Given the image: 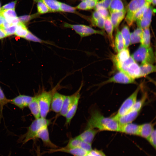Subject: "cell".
Listing matches in <instances>:
<instances>
[{
	"instance_id": "1",
	"label": "cell",
	"mask_w": 156,
	"mask_h": 156,
	"mask_svg": "<svg viewBox=\"0 0 156 156\" xmlns=\"http://www.w3.org/2000/svg\"><path fill=\"white\" fill-rule=\"evenodd\" d=\"M120 125L113 117L104 116L98 110L92 112L86 128L96 129L99 131L120 132Z\"/></svg>"
},
{
	"instance_id": "2",
	"label": "cell",
	"mask_w": 156,
	"mask_h": 156,
	"mask_svg": "<svg viewBox=\"0 0 156 156\" xmlns=\"http://www.w3.org/2000/svg\"><path fill=\"white\" fill-rule=\"evenodd\" d=\"M50 122V120L46 118L40 117L35 119L28 127L26 133L20 137V142L24 144L31 140L36 139L38 132L43 128L48 127Z\"/></svg>"
},
{
	"instance_id": "3",
	"label": "cell",
	"mask_w": 156,
	"mask_h": 156,
	"mask_svg": "<svg viewBox=\"0 0 156 156\" xmlns=\"http://www.w3.org/2000/svg\"><path fill=\"white\" fill-rule=\"evenodd\" d=\"M56 88L49 91L43 90L38 94V99L40 109V116L46 118L50 108L52 96L56 91Z\"/></svg>"
},
{
	"instance_id": "4",
	"label": "cell",
	"mask_w": 156,
	"mask_h": 156,
	"mask_svg": "<svg viewBox=\"0 0 156 156\" xmlns=\"http://www.w3.org/2000/svg\"><path fill=\"white\" fill-rule=\"evenodd\" d=\"M131 56L136 62H141V63L153 64L155 60L154 52L151 46L146 47L141 44Z\"/></svg>"
},
{
	"instance_id": "5",
	"label": "cell",
	"mask_w": 156,
	"mask_h": 156,
	"mask_svg": "<svg viewBox=\"0 0 156 156\" xmlns=\"http://www.w3.org/2000/svg\"><path fill=\"white\" fill-rule=\"evenodd\" d=\"M64 27L71 28L74 30L76 33L83 38L93 34H99L102 35L105 34L104 31L97 30L91 27L83 24H72L67 23L63 24Z\"/></svg>"
},
{
	"instance_id": "6",
	"label": "cell",
	"mask_w": 156,
	"mask_h": 156,
	"mask_svg": "<svg viewBox=\"0 0 156 156\" xmlns=\"http://www.w3.org/2000/svg\"><path fill=\"white\" fill-rule=\"evenodd\" d=\"M140 86H139L134 92L123 103L114 118L116 119L130 111L137 101V97Z\"/></svg>"
},
{
	"instance_id": "7",
	"label": "cell",
	"mask_w": 156,
	"mask_h": 156,
	"mask_svg": "<svg viewBox=\"0 0 156 156\" xmlns=\"http://www.w3.org/2000/svg\"><path fill=\"white\" fill-rule=\"evenodd\" d=\"M147 2L146 0H131L127 9L125 20L130 26L134 23L133 18L135 13Z\"/></svg>"
},
{
	"instance_id": "8",
	"label": "cell",
	"mask_w": 156,
	"mask_h": 156,
	"mask_svg": "<svg viewBox=\"0 0 156 156\" xmlns=\"http://www.w3.org/2000/svg\"><path fill=\"white\" fill-rule=\"evenodd\" d=\"M153 12V7L150 5L142 16L136 21L138 27L142 29L149 27L152 21Z\"/></svg>"
},
{
	"instance_id": "9",
	"label": "cell",
	"mask_w": 156,
	"mask_h": 156,
	"mask_svg": "<svg viewBox=\"0 0 156 156\" xmlns=\"http://www.w3.org/2000/svg\"><path fill=\"white\" fill-rule=\"evenodd\" d=\"M110 83L122 84L133 83H135L134 79L131 78L125 73L120 71L102 84Z\"/></svg>"
},
{
	"instance_id": "10",
	"label": "cell",
	"mask_w": 156,
	"mask_h": 156,
	"mask_svg": "<svg viewBox=\"0 0 156 156\" xmlns=\"http://www.w3.org/2000/svg\"><path fill=\"white\" fill-rule=\"evenodd\" d=\"M66 96L57 91L54 93L52 96L50 105V109L51 111L57 113H60Z\"/></svg>"
},
{
	"instance_id": "11",
	"label": "cell",
	"mask_w": 156,
	"mask_h": 156,
	"mask_svg": "<svg viewBox=\"0 0 156 156\" xmlns=\"http://www.w3.org/2000/svg\"><path fill=\"white\" fill-rule=\"evenodd\" d=\"M33 97L29 96L19 94L12 99H10L9 103L23 109L28 106Z\"/></svg>"
},
{
	"instance_id": "12",
	"label": "cell",
	"mask_w": 156,
	"mask_h": 156,
	"mask_svg": "<svg viewBox=\"0 0 156 156\" xmlns=\"http://www.w3.org/2000/svg\"><path fill=\"white\" fill-rule=\"evenodd\" d=\"M83 86V83H82L79 89L74 93L70 95L66 96L61 109L59 113L61 116L65 117L71 106L77 94L79 91H81Z\"/></svg>"
},
{
	"instance_id": "13",
	"label": "cell",
	"mask_w": 156,
	"mask_h": 156,
	"mask_svg": "<svg viewBox=\"0 0 156 156\" xmlns=\"http://www.w3.org/2000/svg\"><path fill=\"white\" fill-rule=\"evenodd\" d=\"M123 72L133 79L140 78V66L135 61L128 64Z\"/></svg>"
},
{
	"instance_id": "14",
	"label": "cell",
	"mask_w": 156,
	"mask_h": 156,
	"mask_svg": "<svg viewBox=\"0 0 156 156\" xmlns=\"http://www.w3.org/2000/svg\"><path fill=\"white\" fill-rule=\"evenodd\" d=\"M98 131L95 129L86 128L83 132L77 137L84 142L91 144Z\"/></svg>"
},
{
	"instance_id": "15",
	"label": "cell",
	"mask_w": 156,
	"mask_h": 156,
	"mask_svg": "<svg viewBox=\"0 0 156 156\" xmlns=\"http://www.w3.org/2000/svg\"><path fill=\"white\" fill-rule=\"evenodd\" d=\"M48 127H46L41 129L37 134L36 139H41L44 144L47 146L51 148H57L58 147L50 140Z\"/></svg>"
},
{
	"instance_id": "16",
	"label": "cell",
	"mask_w": 156,
	"mask_h": 156,
	"mask_svg": "<svg viewBox=\"0 0 156 156\" xmlns=\"http://www.w3.org/2000/svg\"><path fill=\"white\" fill-rule=\"evenodd\" d=\"M80 91L77 94L74 101L65 117V125H69L76 114L77 111L79 100L80 97Z\"/></svg>"
},
{
	"instance_id": "17",
	"label": "cell",
	"mask_w": 156,
	"mask_h": 156,
	"mask_svg": "<svg viewBox=\"0 0 156 156\" xmlns=\"http://www.w3.org/2000/svg\"><path fill=\"white\" fill-rule=\"evenodd\" d=\"M130 52L128 48H125L114 56L113 60L117 68L130 56Z\"/></svg>"
},
{
	"instance_id": "18",
	"label": "cell",
	"mask_w": 156,
	"mask_h": 156,
	"mask_svg": "<svg viewBox=\"0 0 156 156\" xmlns=\"http://www.w3.org/2000/svg\"><path fill=\"white\" fill-rule=\"evenodd\" d=\"M127 12V9L110 13L111 21L114 29H117L119 24L125 18Z\"/></svg>"
},
{
	"instance_id": "19",
	"label": "cell",
	"mask_w": 156,
	"mask_h": 156,
	"mask_svg": "<svg viewBox=\"0 0 156 156\" xmlns=\"http://www.w3.org/2000/svg\"><path fill=\"white\" fill-rule=\"evenodd\" d=\"M140 112L131 109L127 113L118 118L116 120L120 125L132 122L137 118Z\"/></svg>"
},
{
	"instance_id": "20",
	"label": "cell",
	"mask_w": 156,
	"mask_h": 156,
	"mask_svg": "<svg viewBox=\"0 0 156 156\" xmlns=\"http://www.w3.org/2000/svg\"><path fill=\"white\" fill-rule=\"evenodd\" d=\"M140 125L132 122L120 125V132L127 134L138 135Z\"/></svg>"
},
{
	"instance_id": "21",
	"label": "cell",
	"mask_w": 156,
	"mask_h": 156,
	"mask_svg": "<svg viewBox=\"0 0 156 156\" xmlns=\"http://www.w3.org/2000/svg\"><path fill=\"white\" fill-rule=\"evenodd\" d=\"M51 152H62L70 153L75 156H85L88 152L79 147L68 148L65 147L50 150Z\"/></svg>"
},
{
	"instance_id": "22",
	"label": "cell",
	"mask_w": 156,
	"mask_h": 156,
	"mask_svg": "<svg viewBox=\"0 0 156 156\" xmlns=\"http://www.w3.org/2000/svg\"><path fill=\"white\" fill-rule=\"evenodd\" d=\"M30 112L35 119L40 117V107L38 99V94L33 97L28 106Z\"/></svg>"
},
{
	"instance_id": "23",
	"label": "cell",
	"mask_w": 156,
	"mask_h": 156,
	"mask_svg": "<svg viewBox=\"0 0 156 156\" xmlns=\"http://www.w3.org/2000/svg\"><path fill=\"white\" fill-rule=\"evenodd\" d=\"M104 29L107 33L108 38L110 44L112 47H114V40L113 36L114 29L111 21L110 15L105 19Z\"/></svg>"
},
{
	"instance_id": "24",
	"label": "cell",
	"mask_w": 156,
	"mask_h": 156,
	"mask_svg": "<svg viewBox=\"0 0 156 156\" xmlns=\"http://www.w3.org/2000/svg\"><path fill=\"white\" fill-rule=\"evenodd\" d=\"M154 130V125L151 123H146L140 125L138 135L147 138Z\"/></svg>"
},
{
	"instance_id": "25",
	"label": "cell",
	"mask_w": 156,
	"mask_h": 156,
	"mask_svg": "<svg viewBox=\"0 0 156 156\" xmlns=\"http://www.w3.org/2000/svg\"><path fill=\"white\" fill-rule=\"evenodd\" d=\"M36 2L41 1L48 8L50 12H60V2L57 0H33Z\"/></svg>"
},
{
	"instance_id": "26",
	"label": "cell",
	"mask_w": 156,
	"mask_h": 156,
	"mask_svg": "<svg viewBox=\"0 0 156 156\" xmlns=\"http://www.w3.org/2000/svg\"><path fill=\"white\" fill-rule=\"evenodd\" d=\"M140 77H143L156 71V67L152 64L141 63L140 66Z\"/></svg>"
},
{
	"instance_id": "27",
	"label": "cell",
	"mask_w": 156,
	"mask_h": 156,
	"mask_svg": "<svg viewBox=\"0 0 156 156\" xmlns=\"http://www.w3.org/2000/svg\"><path fill=\"white\" fill-rule=\"evenodd\" d=\"M114 40V47L118 52L123 49L125 47L124 40L120 31L118 28Z\"/></svg>"
},
{
	"instance_id": "28",
	"label": "cell",
	"mask_w": 156,
	"mask_h": 156,
	"mask_svg": "<svg viewBox=\"0 0 156 156\" xmlns=\"http://www.w3.org/2000/svg\"><path fill=\"white\" fill-rule=\"evenodd\" d=\"M149 28L143 29L141 38V45L146 47H150L151 34Z\"/></svg>"
},
{
	"instance_id": "29",
	"label": "cell",
	"mask_w": 156,
	"mask_h": 156,
	"mask_svg": "<svg viewBox=\"0 0 156 156\" xmlns=\"http://www.w3.org/2000/svg\"><path fill=\"white\" fill-rule=\"evenodd\" d=\"M143 31V29L138 27L133 32L130 33V44L140 42Z\"/></svg>"
},
{
	"instance_id": "30",
	"label": "cell",
	"mask_w": 156,
	"mask_h": 156,
	"mask_svg": "<svg viewBox=\"0 0 156 156\" xmlns=\"http://www.w3.org/2000/svg\"><path fill=\"white\" fill-rule=\"evenodd\" d=\"M124 4L121 0H112L109 10L110 13L121 11L124 9Z\"/></svg>"
},
{
	"instance_id": "31",
	"label": "cell",
	"mask_w": 156,
	"mask_h": 156,
	"mask_svg": "<svg viewBox=\"0 0 156 156\" xmlns=\"http://www.w3.org/2000/svg\"><path fill=\"white\" fill-rule=\"evenodd\" d=\"M29 31L24 23L19 22L17 24L14 34L18 37L24 38Z\"/></svg>"
},
{
	"instance_id": "32",
	"label": "cell",
	"mask_w": 156,
	"mask_h": 156,
	"mask_svg": "<svg viewBox=\"0 0 156 156\" xmlns=\"http://www.w3.org/2000/svg\"><path fill=\"white\" fill-rule=\"evenodd\" d=\"M5 20L11 25L12 21L17 17L15 10L8 9L0 10Z\"/></svg>"
},
{
	"instance_id": "33",
	"label": "cell",
	"mask_w": 156,
	"mask_h": 156,
	"mask_svg": "<svg viewBox=\"0 0 156 156\" xmlns=\"http://www.w3.org/2000/svg\"><path fill=\"white\" fill-rule=\"evenodd\" d=\"M122 37L125 48H128L130 44V32L128 27L125 25L120 31Z\"/></svg>"
},
{
	"instance_id": "34",
	"label": "cell",
	"mask_w": 156,
	"mask_h": 156,
	"mask_svg": "<svg viewBox=\"0 0 156 156\" xmlns=\"http://www.w3.org/2000/svg\"><path fill=\"white\" fill-rule=\"evenodd\" d=\"M75 7H72L62 2H60V12L72 13L77 14L82 17H84V16L80 14L76 10Z\"/></svg>"
},
{
	"instance_id": "35",
	"label": "cell",
	"mask_w": 156,
	"mask_h": 156,
	"mask_svg": "<svg viewBox=\"0 0 156 156\" xmlns=\"http://www.w3.org/2000/svg\"><path fill=\"white\" fill-rule=\"evenodd\" d=\"M10 99H7L0 87V119L2 116L4 107L9 103Z\"/></svg>"
},
{
	"instance_id": "36",
	"label": "cell",
	"mask_w": 156,
	"mask_h": 156,
	"mask_svg": "<svg viewBox=\"0 0 156 156\" xmlns=\"http://www.w3.org/2000/svg\"><path fill=\"white\" fill-rule=\"evenodd\" d=\"M24 38L27 40L35 42L46 43L47 44L54 45L53 44L49 41H46L41 40L32 34L29 31L27 34Z\"/></svg>"
},
{
	"instance_id": "37",
	"label": "cell",
	"mask_w": 156,
	"mask_h": 156,
	"mask_svg": "<svg viewBox=\"0 0 156 156\" xmlns=\"http://www.w3.org/2000/svg\"><path fill=\"white\" fill-rule=\"evenodd\" d=\"M81 142V140L77 136L71 138L65 147L68 148H79Z\"/></svg>"
},
{
	"instance_id": "38",
	"label": "cell",
	"mask_w": 156,
	"mask_h": 156,
	"mask_svg": "<svg viewBox=\"0 0 156 156\" xmlns=\"http://www.w3.org/2000/svg\"><path fill=\"white\" fill-rule=\"evenodd\" d=\"M151 3L147 2L146 4L139 9L135 14L133 18L134 22L140 18L146 10L151 5Z\"/></svg>"
},
{
	"instance_id": "39",
	"label": "cell",
	"mask_w": 156,
	"mask_h": 156,
	"mask_svg": "<svg viewBox=\"0 0 156 156\" xmlns=\"http://www.w3.org/2000/svg\"><path fill=\"white\" fill-rule=\"evenodd\" d=\"M146 95V94H144L140 100L136 101L132 109L140 111L145 102Z\"/></svg>"
},
{
	"instance_id": "40",
	"label": "cell",
	"mask_w": 156,
	"mask_h": 156,
	"mask_svg": "<svg viewBox=\"0 0 156 156\" xmlns=\"http://www.w3.org/2000/svg\"><path fill=\"white\" fill-rule=\"evenodd\" d=\"M37 2V9L39 14H44L50 12L47 7L43 2L38 1Z\"/></svg>"
},
{
	"instance_id": "41",
	"label": "cell",
	"mask_w": 156,
	"mask_h": 156,
	"mask_svg": "<svg viewBox=\"0 0 156 156\" xmlns=\"http://www.w3.org/2000/svg\"><path fill=\"white\" fill-rule=\"evenodd\" d=\"M112 0H101L99 1L95 7V9L100 8H103L108 10Z\"/></svg>"
},
{
	"instance_id": "42",
	"label": "cell",
	"mask_w": 156,
	"mask_h": 156,
	"mask_svg": "<svg viewBox=\"0 0 156 156\" xmlns=\"http://www.w3.org/2000/svg\"><path fill=\"white\" fill-rule=\"evenodd\" d=\"M39 14L38 13L31 15H24L18 17L20 22L23 23H26L32 19L36 18L39 16Z\"/></svg>"
},
{
	"instance_id": "43",
	"label": "cell",
	"mask_w": 156,
	"mask_h": 156,
	"mask_svg": "<svg viewBox=\"0 0 156 156\" xmlns=\"http://www.w3.org/2000/svg\"><path fill=\"white\" fill-rule=\"evenodd\" d=\"M105 19L102 16H101L96 21L91 23L92 25L100 28L104 29V25Z\"/></svg>"
},
{
	"instance_id": "44",
	"label": "cell",
	"mask_w": 156,
	"mask_h": 156,
	"mask_svg": "<svg viewBox=\"0 0 156 156\" xmlns=\"http://www.w3.org/2000/svg\"><path fill=\"white\" fill-rule=\"evenodd\" d=\"M16 25H12L7 28H2L7 36L14 34L15 32Z\"/></svg>"
},
{
	"instance_id": "45",
	"label": "cell",
	"mask_w": 156,
	"mask_h": 156,
	"mask_svg": "<svg viewBox=\"0 0 156 156\" xmlns=\"http://www.w3.org/2000/svg\"><path fill=\"white\" fill-rule=\"evenodd\" d=\"M151 145L156 148V130L154 129L150 135L146 138Z\"/></svg>"
},
{
	"instance_id": "46",
	"label": "cell",
	"mask_w": 156,
	"mask_h": 156,
	"mask_svg": "<svg viewBox=\"0 0 156 156\" xmlns=\"http://www.w3.org/2000/svg\"><path fill=\"white\" fill-rule=\"evenodd\" d=\"M85 156H106L101 151L96 149L92 150L89 152Z\"/></svg>"
},
{
	"instance_id": "47",
	"label": "cell",
	"mask_w": 156,
	"mask_h": 156,
	"mask_svg": "<svg viewBox=\"0 0 156 156\" xmlns=\"http://www.w3.org/2000/svg\"><path fill=\"white\" fill-rule=\"evenodd\" d=\"M88 10L94 8L99 0H85Z\"/></svg>"
},
{
	"instance_id": "48",
	"label": "cell",
	"mask_w": 156,
	"mask_h": 156,
	"mask_svg": "<svg viewBox=\"0 0 156 156\" xmlns=\"http://www.w3.org/2000/svg\"><path fill=\"white\" fill-rule=\"evenodd\" d=\"M95 10L98 12L105 19L108 17L110 15L107 9H106L100 8Z\"/></svg>"
},
{
	"instance_id": "49",
	"label": "cell",
	"mask_w": 156,
	"mask_h": 156,
	"mask_svg": "<svg viewBox=\"0 0 156 156\" xmlns=\"http://www.w3.org/2000/svg\"><path fill=\"white\" fill-rule=\"evenodd\" d=\"M79 148L89 152L92 150L91 144L84 142L81 140Z\"/></svg>"
},
{
	"instance_id": "50",
	"label": "cell",
	"mask_w": 156,
	"mask_h": 156,
	"mask_svg": "<svg viewBox=\"0 0 156 156\" xmlns=\"http://www.w3.org/2000/svg\"><path fill=\"white\" fill-rule=\"evenodd\" d=\"M17 1L16 0L15 1L4 5L1 8V9L3 10L8 9L15 10Z\"/></svg>"
},
{
	"instance_id": "51",
	"label": "cell",
	"mask_w": 156,
	"mask_h": 156,
	"mask_svg": "<svg viewBox=\"0 0 156 156\" xmlns=\"http://www.w3.org/2000/svg\"><path fill=\"white\" fill-rule=\"evenodd\" d=\"M101 15L97 11L95 10L92 14L91 20V24L98 20Z\"/></svg>"
},
{
	"instance_id": "52",
	"label": "cell",
	"mask_w": 156,
	"mask_h": 156,
	"mask_svg": "<svg viewBox=\"0 0 156 156\" xmlns=\"http://www.w3.org/2000/svg\"><path fill=\"white\" fill-rule=\"evenodd\" d=\"M77 9L82 10H88L86 4L85 0L82 1L76 7H75Z\"/></svg>"
},
{
	"instance_id": "53",
	"label": "cell",
	"mask_w": 156,
	"mask_h": 156,
	"mask_svg": "<svg viewBox=\"0 0 156 156\" xmlns=\"http://www.w3.org/2000/svg\"><path fill=\"white\" fill-rule=\"evenodd\" d=\"M6 37L7 36L3 28L0 26V39L4 38Z\"/></svg>"
},
{
	"instance_id": "54",
	"label": "cell",
	"mask_w": 156,
	"mask_h": 156,
	"mask_svg": "<svg viewBox=\"0 0 156 156\" xmlns=\"http://www.w3.org/2000/svg\"><path fill=\"white\" fill-rule=\"evenodd\" d=\"M5 18L3 16L2 13L0 11V26L1 27L3 25Z\"/></svg>"
},
{
	"instance_id": "55",
	"label": "cell",
	"mask_w": 156,
	"mask_h": 156,
	"mask_svg": "<svg viewBox=\"0 0 156 156\" xmlns=\"http://www.w3.org/2000/svg\"><path fill=\"white\" fill-rule=\"evenodd\" d=\"M151 3H152L153 5H155L156 4V0H152Z\"/></svg>"
},
{
	"instance_id": "56",
	"label": "cell",
	"mask_w": 156,
	"mask_h": 156,
	"mask_svg": "<svg viewBox=\"0 0 156 156\" xmlns=\"http://www.w3.org/2000/svg\"><path fill=\"white\" fill-rule=\"evenodd\" d=\"M37 156H40V151L38 149L37 150Z\"/></svg>"
},
{
	"instance_id": "57",
	"label": "cell",
	"mask_w": 156,
	"mask_h": 156,
	"mask_svg": "<svg viewBox=\"0 0 156 156\" xmlns=\"http://www.w3.org/2000/svg\"><path fill=\"white\" fill-rule=\"evenodd\" d=\"M152 0H146V1L151 4V2Z\"/></svg>"
},
{
	"instance_id": "58",
	"label": "cell",
	"mask_w": 156,
	"mask_h": 156,
	"mask_svg": "<svg viewBox=\"0 0 156 156\" xmlns=\"http://www.w3.org/2000/svg\"><path fill=\"white\" fill-rule=\"evenodd\" d=\"M1 3H0V10H1Z\"/></svg>"
},
{
	"instance_id": "59",
	"label": "cell",
	"mask_w": 156,
	"mask_h": 156,
	"mask_svg": "<svg viewBox=\"0 0 156 156\" xmlns=\"http://www.w3.org/2000/svg\"><path fill=\"white\" fill-rule=\"evenodd\" d=\"M81 0V1H84V0Z\"/></svg>"
}]
</instances>
